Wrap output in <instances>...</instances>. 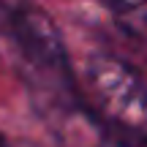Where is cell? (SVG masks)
<instances>
[{
    "mask_svg": "<svg viewBox=\"0 0 147 147\" xmlns=\"http://www.w3.org/2000/svg\"><path fill=\"white\" fill-rule=\"evenodd\" d=\"M142 27H144V33H147V22H144V25H142Z\"/></svg>",
    "mask_w": 147,
    "mask_h": 147,
    "instance_id": "cell-3",
    "label": "cell"
},
{
    "mask_svg": "<svg viewBox=\"0 0 147 147\" xmlns=\"http://www.w3.org/2000/svg\"><path fill=\"white\" fill-rule=\"evenodd\" d=\"M0 63L27 87L60 147L104 144V123L84 104L60 30L33 0H0Z\"/></svg>",
    "mask_w": 147,
    "mask_h": 147,
    "instance_id": "cell-1",
    "label": "cell"
},
{
    "mask_svg": "<svg viewBox=\"0 0 147 147\" xmlns=\"http://www.w3.org/2000/svg\"><path fill=\"white\" fill-rule=\"evenodd\" d=\"M87 84L104 123L120 147H147V84L131 63L115 55L87 60Z\"/></svg>",
    "mask_w": 147,
    "mask_h": 147,
    "instance_id": "cell-2",
    "label": "cell"
},
{
    "mask_svg": "<svg viewBox=\"0 0 147 147\" xmlns=\"http://www.w3.org/2000/svg\"><path fill=\"white\" fill-rule=\"evenodd\" d=\"M0 147H5V144H3V139H0Z\"/></svg>",
    "mask_w": 147,
    "mask_h": 147,
    "instance_id": "cell-4",
    "label": "cell"
}]
</instances>
